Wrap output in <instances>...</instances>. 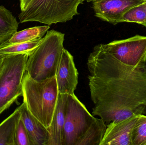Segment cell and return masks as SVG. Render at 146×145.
<instances>
[{
    "instance_id": "5b68a950",
    "label": "cell",
    "mask_w": 146,
    "mask_h": 145,
    "mask_svg": "<svg viewBox=\"0 0 146 145\" xmlns=\"http://www.w3.org/2000/svg\"><path fill=\"white\" fill-rule=\"evenodd\" d=\"M29 55L4 57L0 73V115L22 94V82Z\"/></svg>"
},
{
    "instance_id": "7c38bea8",
    "label": "cell",
    "mask_w": 146,
    "mask_h": 145,
    "mask_svg": "<svg viewBox=\"0 0 146 145\" xmlns=\"http://www.w3.org/2000/svg\"><path fill=\"white\" fill-rule=\"evenodd\" d=\"M67 95L59 94L51 123L47 128L50 135L47 145H62Z\"/></svg>"
},
{
    "instance_id": "52a82bcc",
    "label": "cell",
    "mask_w": 146,
    "mask_h": 145,
    "mask_svg": "<svg viewBox=\"0 0 146 145\" xmlns=\"http://www.w3.org/2000/svg\"><path fill=\"white\" fill-rule=\"evenodd\" d=\"M106 49L118 61L132 67L146 63V36L136 35L105 44Z\"/></svg>"
},
{
    "instance_id": "603a6c76",
    "label": "cell",
    "mask_w": 146,
    "mask_h": 145,
    "mask_svg": "<svg viewBox=\"0 0 146 145\" xmlns=\"http://www.w3.org/2000/svg\"><path fill=\"white\" fill-rule=\"evenodd\" d=\"M143 6H144V9H145V12L146 13V0L145 1V2L143 3Z\"/></svg>"
},
{
    "instance_id": "30bf717a",
    "label": "cell",
    "mask_w": 146,
    "mask_h": 145,
    "mask_svg": "<svg viewBox=\"0 0 146 145\" xmlns=\"http://www.w3.org/2000/svg\"><path fill=\"white\" fill-rule=\"evenodd\" d=\"M138 115L114 121L107 126L100 145H132V133Z\"/></svg>"
},
{
    "instance_id": "cb8c5ba5",
    "label": "cell",
    "mask_w": 146,
    "mask_h": 145,
    "mask_svg": "<svg viewBox=\"0 0 146 145\" xmlns=\"http://www.w3.org/2000/svg\"><path fill=\"white\" fill-rule=\"evenodd\" d=\"M85 1H86L88 2H93L94 1L96 0H85Z\"/></svg>"
},
{
    "instance_id": "d6986e66",
    "label": "cell",
    "mask_w": 146,
    "mask_h": 145,
    "mask_svg": "<svg viewBox=\"0 0 146 145\" xmlns=\"http://www.w3.org/2000/svg\"><path fill=\"white\" fill-rule=\"evenodd\" d=\"M143 3L134 6L125 12L123 15V22L137 23L146 27V13Z\"/></svg>"
},
{
    "instance_id": "44dd1931",
    "label": "cell",
    "mask_w": 146,
    "mask_h": 145,
    "mask_svg": "<svg viewBox=\"0 0 146 145\" xmlns=\"http://www.w3.org/2000/svg\"><path fill=\"white\" fill-rule=\"evenodd\" d=\"M33 0H20V7L21 11L25 10Z\"/></svg>"
},
{
    "instance_id": "ac0fdd59",
    "label": "cell",
    "mask_w": 146,
    "mask_h": 145,
    "mask_svg": "<svg viewBox=\"0 0 146 145\" xmlns=\"http://www.w3.org/2000/svg\"><path fill=\"white\" fill-rule=\"evenodd\" d=\"M132 145H146V115H138L132 133Z\"/></svg>"
},
{
    "instance_id": "4fadbf2b",
    "label": "cell",
    "mask_w": 146,
    "mask_h": 145,
    "mask_svg": "<svg viewBox=\"0 0 146 145\" xmlns=\"http://www.w3.org/2000/svg\"><path fill=\"white\" fill-rule=\"evenodd\" d=\"M20 115L19 106L0 124V145H15V130Z\"/></svg>"
},
{
    "instance_id": "ffe728a7",
    "label": "cell",
    "mask_w": 146,
    "mask_h": 145,
    "mask_svg": "<svg viewBox=\"0 0 146 145\" xmlns=\"http://www.w3.org/2000/svg\"><path fill=\"white\" fill-rule=\"evenodd\" d=\"M15 145H31L28 133L21 117L15 130Z\"/></svg>"
},
{
    "instance_id": "9c48e42d",
    "label": "cell",
    "mask_w": 146,
    "mask_h": 145,
    "mask_svg": "<svg viewBox=\"0 0 146 145\" xmlns=\"http://www.w3.org/2000/svg\"><path fill=\"white\" fill-rule=\"evenodd\" d=\"M56 77L59 93L74 94L78 84V72L74 57L65 49L58 65Z\"/></svg>"
},
{
    "instance_id": "9a60e30c",
    "label": "cell",
    "mask_w": 146,
    "mask_h": 145,
    "mask_svg": "<svg viewBox=\"0 0 146 145\" xmlns=\"http://www.w3.org/2000/svg\"><path fill=\"white\" fill-rule=\"evenodd\" d=\"M19 23L13 13L0 6V44L8 40L18 30Z\"/></svg>"
},
{
    "instance_id": "5bb4252c",
    "label": "cell",
    "mask_w": 146,
    "mask_h": 145,
    "mask_svg": "<svg viewBox=\"0 0 146 145\" xmlns=\"http://www.w3.org/2000/svg\"><path fill=\"white\" fill-rule=\"evenodd\" d=\"M106 128L103 119L96 118L76 145H100Z\"/></svg>"
},
{
    "instance_id": "ba28073f",
    "label": "cell",
    "mask_w": 146,
    "mask_h": 145,
    "mask_svg": "<svg viewBox=\"0 0 146 145\" xmlns=\"http://www.w3.org/2000/svg\"><path fill=\"white\" fill-rule=\"evenodd\" d=\"M146 0H96L92 2L95 16L113 25L123 22L125 12Z\"/></svg>"
},
{
    "instance_id": "277c9868",
    "label": "cell",
    "mask_w": 146,
    "mask_h": 145,
    "mask_svg": "<svg viewBox=\"0 0 146 145\" xmlns=\"http://www.w3.org/2000/svg\"><path fill=\"white\" fill-rule=\"evenodd\" d=\"M85 0H33L21 11L20 23L38 22L47 25L65 23L79 14L78 7Z\"/></svg>"
},
{
    "instance_id": "8fae6325",
    "label": "cell",
    "mask_w": 146,
    "mask_h": 145,
    "mask_svg": "<svg viewBox=\"0 0 146 145\" xmlns=\"http://www.w3.org/2000/svg\"><path fill=\"white\" fill-rule=\"evenodd\" d=\"M20 106L21 118L28 133L31 145H47L50 135L47 128L31 113L25 103Z\"/></svg>"
},
{
    "instance_id": "7a4b0ae2",
    "label": "cell",
    "mask_w": 146,
    "mask_h": 145,
    "mask_svg": "<svg viewBox=\"0 0 146 145\" xmlns=\"http://www.w3.org/2000/svg\"><path fill=\"white\" fill-rule=\"evenodd\" d=\"M59 94L56 76L37 81L26 72L22 82L23 103L47 128L51 123Z\"/></svg>"
},
{
    "instance_id": "6da1fadb",
    "label": "cell",
    "mask_w": 146,
    "mask_h": 145,
    "mask_svg": "<svg viewBox=\"0 0 146 145\" xmlns=\"http://www.w3.org/2000/svg\"><path fill=\"white\" fill-rule=\"evenodd\" d=\"M88 85L94 104L92 115L106 123L146 114V63L124 64L96 45L88 59Z\"/></svg>"
},
{
    "instance_id": "2e32d148",
    "label": "cell",
    "mask_w": 146,
    "mask_h": 145,
    "mask_svg": "<svg viewBox=\"0 0 146 145\" xmlns=\"http://www.w3.org/2000/svg\"><path fill=\"white\" fill-rule=\"evenodd\" d=\"M42 38L20 43H3L0 44V56L6 57L21 54H28L29 56L40 44Z\"/></svg>"
},
{
    "instance_id": "8992f818",
    "label": "cell",
    "mask_w": 146,
    "mask_h": 145,
    "mask_svg": "<svg viewBox=\"0 0 146 145\" xmlns=\"http://www.w3.org/2000/svg\"><path fill=\"white\" fill-rule=\"evenodd\" d=\"M95 119L75 94H68L62 145H76Z\"/></svg>"
},
{
    "instance_id": "3957f363",
    "label": "cell",
    "mask_w": 146,
    "mask_h": 145,
    "mask_svg": "<svg viewBox=\"0 0 146 145\" xmlns=\"http://www.w3.org/2000/svg\"><path fill=\"white\" fill-rule=\"evenodd\" d=\"M65 34L48 31L40 44L28 57L26 72L34 80L41 81L55 76L64 49Z\"/></svg>"
},
{
    "instance_id": "e0dca14e",
    "label": "cell",
    "mask_w": 146,
    "mask_h": 145,
    "mask_svg": "<svg viewBox=\"0 0 146 145\" xmlns=\"http://www.w3.org/2000/svg\"><path fill=\"white\" fill-rule=\"evenodd\" d=\"M50 28L49 25L28 28L17 31L4 43H15L31 41L43 37Z\"/></svg>"
},
{
    "instance_id": "7402d4cb",
    "label": "cell",
    "mask_w": 146,
    "mask_h": 145,
    "mask_svg": "<svg viewBox=\"0 0 146 145\" xmlns=\"http://www.w3.org/2000/svg\"><path fill=\"white\" fill-rule=\"evenodd\" d=\"M3 60H4V57L0 56V73L1 71L3 66Z\"/></svg>"
}]
</instances>
